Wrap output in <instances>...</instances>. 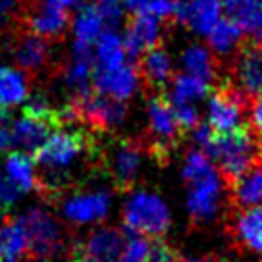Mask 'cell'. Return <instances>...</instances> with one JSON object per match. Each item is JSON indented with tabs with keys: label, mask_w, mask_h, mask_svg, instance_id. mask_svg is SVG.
Wrapping results in <instances>:
<instances>
[{
	"label": "cell",
	"mask_w": 262,
	"mask_h": 262,
	"mask_svg": "<svg viewBox=\"0 0 262 262\" xmlns=\"http://www.w3.org/2000/svg\"><path fill=\"white\" fill-rule=\"evenodd\" d=\"M25 0H0V27H6L17 17Z\"/></svg>",
	"instance_id": "obj_34"
},
{
	"label": "cell",
	"mask_w": 262,
	"mask_h": 262,
	"mask_svg": "<svg viewBox=\"0 0 262 262\" xmlns=\"http://www.w3.org/2000/svg\"><path fill=\"white\" fill-rule=\"evenodd\" d=\"M180 262H224L222 258L214 256V254H208V256H203V258H189V260H180Z\"/></svg>",
	"instance_id": "obj_38"
},
{
	"label": "cell",
	"mask_w": 262,
	"mask_h": 262,
	"mask_svg": "<svg viewBox=\"0 0 262 262\" xmlns=\"http://www.w3.org/2000/svg\"><path fill=\"white\" fill-rule=\"evenodd\" d=\"M239 89L245 95H262V45H245L235 66Z\"/></svg>",
	"instance_id": "obj_17"
},
{
	"label": "cell",
	"mask_w": 262,
	"mask_h": 262,
	"mask_svg": "<svg viewBox=\"0 0 262 262\" xmlns=\"http://www.w3.org/2000/svg\"><path fill=\"white\" fill-rule=\"evenodd\" d=\"M72 4H74V6H85L87 0H72Z\"/></svg>",
	"instance_id": "obj_40"
},
{
	"label": "cell",
	"mask_w": 262,
	"mask_h": 262,
	"mask_svg": "<svg viewBox=\"0 0 262 262\" xmlns=\"http://www.w3.org/2000/svg\"><path fill=\"white\" fill-rule=\"evenodd\" d=\"M70 104L75 110V118L79 125H87L93 131L110 133L125 120V104L122 100L100 95L97 91H89L81 97H72Z\"/></svg>",
	"instance_id": "obj_8"
},
{
	"label": "cell",
	"mask_w": 262,
	"mask_h": 262,
	"mask_svg": "<svg viewBox=\"0 0 262 262\" xmlns=\"http://www.w3.org/2000/svg\"><path fill=\"white\" fill-rule=\"evenodd\" d=\"M110 210V195L106 191H77L62 205V214L72 224H93L106 218Z\"/></svg>",
	"instance_id": "obj_13"
},
{
	"label": "cell",
	"mask_w": 262,
	"mask_h": 262,
	"mask_svg": "<svg viewBox=\"0 0 262 262\" xmlns=\"http://www.w3.org/2000/svg\"><path fill=\"white\" fill-rule=\"evenodd\" d=\"M183 180L189 185L187 210L191 220L205 224L218 212L222 183L214 172V164L203 150L189 152L183 166Z\"/></svg>",
	"instance_id": "obj_2"
},
{
	"label": "cell",
	"mask_w": 262,
	"mask_h": 262,
	"mask_svg": "<svg viewBox=\"0 0 262 262\" xmlns=\"http://www.w3.org/2000/svg\"><path fill=\"white\" fill-rule=\"evenodd\" d=\"M97 54H95V68L110 70L118 68L125 60V49H123V39L114 31L100 33L97 39Z\"/></svg>",
	"instance_id": "obj_26"
},
{
	"label": "cell",
	"mask_w": 262,
	"mask_h": 262,
	"mask_svg": "<svg viewBox=\"0 0 262 262\" xmlns=\"http://www.w3.org/2000/svg\"><path fill=\"white\" fill-rule=\"evenodd\" d=\"M25 254V237L17 220L8 214L0 220V262H19Z\"/></svg>",
	"instance_id": "obj_23"
},
{
	"label": "cell",
	"mask_w": 262,
	"mask_h": 262,
	"mask_svg": "<svg viewBox=\"0 0 262 262\" xmlns=\"http://www.w3.org/2000/svg\"><path fill=\"white\" fill-rule=\"evenodd\" d=\"M135 70L139 79L145 81L148 89L155 93H162L166 83L172 77V60L160 45H156L137 58Z\"/></svg>",
	"instance_id": "obj_16"
},
{
	"label": "cell",
	"mask_w": 262,
	"mask_h": 262,
	"mask_svg": "<svg viewBox=\"0 0 262 262\" xmlns=\"http://www.w3.org/2000/svg\"><path fill=\"white\" fill-rule=\"evenodd\" d=\"M180 254L176 249L168 245L162 239H152L148 241V253H147V262H180Z\"/></svg>",
	"instance_id": "obj_33"
},
{
	"label": "cell",
	"mask_w": 262,
	"mask_h": 262,
	"mask_svg": "<svg viewBox=\"0 0 262 262\" xmlns=\"http://www.w3.org/2000/svg\"><path fill=\"white\" fill-rule=\"evenodd\" d=\"M258 2L260 0H220L222 8L228 12V16L231 19H237L239 16H243L247 10H251Z\"/></svg>",
	"instance_id": "obj_35"
},
{
	"label": "cell",
	"mask_w": 262,
	"mask_h": 262,
	"mask_svg": "<svg viewBox=\"0 0 262 262\" xmlns=\"http://www.w3.org/2000/svg\"><path fill=\"white\" fill-rule=\"evenodd\" d=\"M233 21L239 25L243 37H247L249 42L262 45V0L258 4H254L251 10H247L243 16L233 19Z\"/></svg>",
	"instance_id": "obj_29"
},
{
	"label": "cell",
	"mask_w": 262,
	"mask_h": 262,
	"mask_svg": "<svg viewBox=\"0 0 262 262\" xmlns=\"http://www.w3.org/2000/svg\"><path fill=\"white\" fill-rule=\"evenodd\" d=\"M54 129H56V127L50 125L49 122H42V120H35V118L24 116V118H19L16 122H12L10 137H12V143H16L17 147L24 148V152L33 155V152L47 141V137H49Z\"/></svg>",
	"instance_id": "obj_19"
},
{
	"label": "cell",
	"mask_w": 262,
	"mask_h": 262,
	"mask_svg": "<svg viewBox=\"0 0 262 262\" xmlns=\"http://www.w3.org/2000/svg\"><path fill=\"white\" fill-rule=\"evenodd\" d=\"M97 14L102 19V25L108 27H118L123 17V2L122 0H98L95 4Z\"/></svg>",
	"instance_id": "obj_31"
},
{
	"label": "cell",
	"mask_w": 262,
	"mask_h": 262,
	"mask_svg": "<svg viewBox=\"0 0 262 262\" xmlns=\"http://www.w3.org/2000/svg\"><path fill=\"white\" fill-rule=\"evenodd\" d=\"M195 137L210 162L218 166L228 185L260 160V145L253 131L243 125L226 133H214L208 125H196Z\"/></svg>",
	"instance_id": "obj_1"
},
{
	"label": "cell",
	"mask_w": 262,
	"mask_h": 262,
	"mask_svg": "<svg viewBox=\"0 0 262 262\" xmlns=\"http://www.w3.org/2000/svg\"><path fill=\"white\" fill-rule=\"evenodd\" d=\"M21 196V191L17 189V185L10 180L6 173H0V218L16 206V203Z\"/></svg>",
	"instance_id": "obj_32"
},
{
	"label": "cell",
	"mask_w": 262,
	"mask_h": 262,
	"mask_svg": "<svg viewBox=\"0 0 262 262\" xmlns=\"http://www.w3.org/2000/svg\"><path fill=\"white\" fill-rule=\"evenodd\" d=\"M222 17L220 0H178L176 19H180L195 33L206 35Z\"/></svg>",
	"instance_id": "obj_15"
},
{
	"label": "cell",
	"mask_w": 262,
	"mask_h": 262,
	"mask_svg": "<svg viewBox=\"0 0 262 262\" xmlns=\"http://www.w3.org/2000/svg\"><path fill=\"white\" fill-rule=\"evenodd\" d=\"M6 176L17 185L21 193H29L37 189V168L29 152L14 150L6 156Z\"/></svg>",
	"instance_id": "obj_22"
},
{
	"label": "cell",
	"mask_w": 262,
	"mask_h": 262,
	"mask_svg": "<svg viewBox=\"0 0 262 262\" xmlns=\"http://www.w3.org/2000/svg\"><path fill=\"white\" fill-rule=\"evenodd\" d=\"M208 35L210 47L216 54H229L239 47V42L243 41V33L239 29V25L229 17V19H218V24L214 25Z\"/></svg>",
	"instance_id": "obj_27"
},
{
	"label": "cell",
	"mask_w": 262,
	"mask_h": 262,
	"mask_svg": "<svg viewBox=\"0 0 262 262\" xmlns=\"http://www.w3.org/2000/svg\"><path fill=\"white\" fill-rule=\"evenodd\" d=\"M141 141L118 139L106 150H98V168L106 170L118 191H129L141 164Z\"/></svg>",
	"instance_id": "obj_9"
},
{
	"label": "cell",
	"mask_w": 262,
	"mask_h": 262,
	"mask_svg": "<svg viewBox=\"0 0 262 262\" xmlns=\"http://www.w3.org/2000/svg\"><path fill=\"white\" fill-rule=\"evenodd\" d=\"M181 62H183L189 75H195V77L203 79L205 83L216 81L218 66L214 62V56L205 49V47H201V45L189 47V49L183 52Z\"/></svg>",
	"instance_id": "obj_25"
},
{
	"label": "cell",
	"mask_w": 262,
	"mask_h": 262,
	"mask_svg": "<svg viewBox=\"0 0 262 262\" xmlns=\"http://www.w3.org/2000/svg\"><path fill=\"white\" fill-rule=\"evenodd\" d=\"M74 33L75 49H93V45L97 42V39L102 33V19L97 14V10H95L93 4L81 6V12H79V16H77L74 24Z\"/></svg>",
	"instance_id": "obj_24"
},
{
	"label": "cell",
	"mask_w": 262,
	"mask_h": 262,
	"mask_svg": "<svg viewBox=\"0 0 262 262\" xmlns=\"http://www.w3.org/2000/svg\"><path fill=\"white\" fill-rule=\"evenodd\" d=\"M12 145L10 137V114L6 108H0V152H4Z\"/></svg>",
	"instance_id": "obj_37"
},
{
	"label": "cell",
	"mask_w": 262,
	"mask_h": 262,
	"mask_svg": "<svg viewBox=\"0 0 262 262\" xmlns=\"http://www.w3.org/2000/svg\"><path fill=\"white\" fill-rule=\"evenodd\" d=\"M160 45V21L147 14H133L125 24L123 49L131 58H137Z\"/></svg>",
	"instance_id": "obj_14"
},
{
	"label": "cell",
	"mask_w": 262,
	"mask_h": 262,
	"mask_svg": "<svg viewBox=\"0 0 262 262\" xmlns=\"http://www.w3.org/2000/svg\"><path fill=\"white\" fill-rule=\"evenodd\" d=\"M235 237L253 253L262 254V208L251 206L241 208V214L235 220Z\"/></svg>",
	"instance_id": "obj_21"
},
{
	"label": "cell",
	"mask_w": 262,
	"mask_h": 262,
	"mask_svg": "<svg viewBox=\"0 0 262 262\" xmlns=\"http://www.w3.org/2000/svg\"><path fill=\"white\" fill-rule=\"evenodd\" d=\"M231 191V203L233 206L241 208H251L258 206L262 203V160L253 164L243 176H239L231 185H228Z\"/></svg>",
	"instance_id": "obj_18"
},
{
	"label": "cell",
	"mask_w": 262,
	"mask_h": 262,
	"mask_svg": "<svg viewBox=\"0 0 262 262\" xmlns=\"http://www.w3.org/2000/svg\"><path fill=\"white\" fill-rule=\"evenodd\" d=\"M147 253L148 239H145L143 235H131L129 239H125V245L118 262H147Z\"/></svg>",
	"instance_id": "obj_30"
},
{
	"label": "cell",
	"mask_w": 262,
	"mask_h": 262,
	"mask_svg": "<svg viewBox=\"0 0 262 262\" xmlns=\"http://www.w3.org/2000/svg\"><path fill=\"white\" fill-rule=\"evenodd\" d=\"M185 131L176 120L170 98L162 93H156L148 100V129L147 139L141 143V147L147 148L148 155H152L158 160H164L172 152L176 145L181 141Z\"/></svg>",
	"instance_id": "obj_6"
},
{
	"label": "cell",
	"mask_w": 262,
	"mask_h": 262,
	"mask_svg": "<svg viewBox=\"0 0 262 262\" xmlns=\"http://www.w3.org/2000/svg\"><path fill=\"white\" fill-rule=\"evenodd\" d=\"M123 226L145 237H160L170 228V210L158 195L135 193L123 206Z\"/></svg>",
	"instance_id": "obj_7"
},
{
	"label": "cell",
	"mask_w": 262,
	"mask_h": 262,
	"mask_svg": "<svg viewBox=\"0 0 262 262\" xmlns=\"http://www.w3.org/2000/svg\"><path fill=\"white\" fill-rule=\"evenodd\" d=\"M72 0H25L14 21L49 42H60L72 19Z\"/></svg>",
	"instance_id": "obj_5"
},
{
	"label": "cell",
	"mask_w": 262,
	"mask_h": 262,
	"mask_svg": "<svg viewBox=\"0 0 262 262\" xmlns=\"http://www.w3.org/2000/svg\"><path fill=\"white\" fill-rule=\"evenodd\" d=\"M247 106V95L241 89L224 83L216 87L208 102V127L214 133H226L241 127L243 108Z\"/></svg>",
	"instance_id": "obj_10"
},
{
	"label": "cell",
	"mask_w": 262,
	"mask_h": 262,
	"mask_svg": "<svg viewBox=\"0 0 262 262\" xmlns=\"http://www.w3.org/2000/svg\"><path fill=\"white\" fill-rule=\"evenodd\" d=\"M72 262H93V260H89V258H83V256H74V258H72Z\"/></svg>",
	"instance_id": "obj_39"
},
{
	"label": "cell",
	"mask_w": 262,
	"mask_h": 262,
	"mask_svg": "<svg viewBox=\"0 0 262 262\" xmlns=\"http://www.w3.org/2000/svg\"><path fill=\"white\" fill-rule=\"evenodd\" d=\"M91 87L100 95H106V97L125 102L127 98L133 97V93L139 87V75H137L135 66L122 64L118 68H110V70L93 68Z\"/></svg>",
	"instance_id": "obj_12"
},
{
	"label": "cell",
	"mask_w": 262,
	"mask_h": 262,
	"mask_svg": "<svg viewBox=\"0 0 262 262\" xmlns=\"http://www.w3.org/2000/svg\"><path fill=\"white\" fill-rule=\"evenodd\" d=\"M208 93V83L199 79L195 75L181 74L173 77L172 83V98L170 102L173 104H193L196 106L199 100H203Z\"/></svg>",
	"instance_id": "obj_28"
},
{
	"label": "cell",
	"mask_w": 262,
	"mask_h": 262,
	"mask_svg": "<svg viewBox=\"0 0 262 262\" xmlns=\"http://www.w3.org/2000/svg\"><path fill=\"white\" fill-rule=\"evenodd\" d=\"M17 224L25 237V254L33 262H45L64 251V229L60 222L41 206L25 210Z\"/></svg>",
	"instance_id": "obj_3"
},
{
	"label": "cell",
	"mask_w": 262,
	"mask_h": 262,
	"mask_svg": "<svg viewBox=\"0 0 262 262\" xmlns=\"http://www.w3.org/2000/svg\"><path fill=\"white\" fill-rule=\"evenodd\" d=\"M4 31H6V47L12 58L16 60L19 72H24L29 81L47 77L52 68L50 42L16 21L6 25Z\"/></svg>",
	"instance_id": "obj_4"
},
{
	"label": "cell",
	"mask_w": 262,
	"mask_h": 262,
	"mask_svg": "<svg viewBox=\"0 0 262 262\" xmlns=\"http://www.w3.org/2000/svg\"><path fill=\"white\" fill-rule=\"evenodd\" d=\"M125 245V235L116 228H102L89 233L85 241H75L70 247V256H83L93 262H118Z\"/></svg>",
	"instance_id": "obj_11"
},
{
	"label": "cell",
	"mask_w": 262,
	"mask_h": 262,
	"mask_svg": "<svg viewBox=\"0 0 262 262\" xmlns=\"http://www.w3.org/2000/svg\"><path fill=\"white\" fill-rule=\"evenodd\" d=\"M251 125H253L254 137L260 145V160H262V95L253 100V106H251Z\"/></svg>",
	"instance_id": "obj_36"
},
{
	"label": "cell",
	"mask_w": 262,
	"mask_h": 262,
	"mask_svg": "<svg viewBox=\"0 0 262 262\" xmlns=\"http://www.w3.org/2000/svg\"><path fill=\"white\" fill-rule=\"evenodd\" d=\"M31 93V81L24 72L12 70L8 66H0V108L10 110L24 102Z\"/></svg>",
	"instance_id": "obj_20"
}]
</instances>
